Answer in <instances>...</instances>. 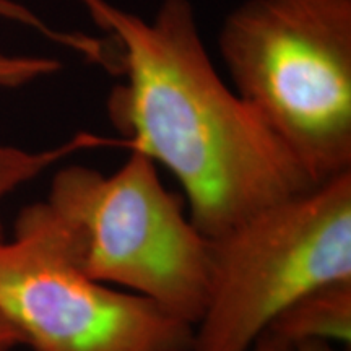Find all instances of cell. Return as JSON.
Instances as JSON below:
<instances>
[{
	"label": "cell",
	"instance_id": "1",
	"mask_svg": "<svg viewBox=\"0 0 351 351\" xmlns=\"http://www.w3.org/2000/svg\"><path fill=\"white\" fill-rule=\"evenodd\" d=\"M109 34L108 98L125 150L179 182L194 225L217 238L258 210L317 182L261 116L219 77L191 0H163L152 20L108 0H80Z\"/></svg>",
	"mask_w": 351,
	"mask_h": 351
},
{
	"label": "cell",
	"instance_id": "2",
	"mask_svg": "<svg viewBox=\"0 0 351 351\" xmlns=\"http://www.w3.org/2000/svg\"><path fill=\"white\" fill-rule=\"evenodd\" d=\"M218 46L232 90L315 182L351 173V0H245Z\"/></svg>",
	"mask_w": 351,
	"mask_h": 351
},
{
	"label": "cell",
	"instance_id": "3",
	"mask_svg": "<svg viewBox=\"0 0 351 351\" xmlns=\"http://www.w3.org/2000/svg\"><path fill=\"white\" fill-rule=\"evenodd\" d=\"M46 204L83 271L150 300L195 326L212 274V241L140 152L111 174L69 165L52 176Z\"/></svg>",
	"mask_w": 351,
	"mask_h": 351
},
{
	"label": "cell",
	"instance_id": "4",
	"mask_svg": "<svg viewBox=\"0 0 351 351\" xmlns=\"http://www.w3.org/2000/svg\"><path fill=\"white\" fill-rule=\"evenodd\" d=\"M212 241L191 351H251L293 301L351 278V173L276 202Z\"/></svg>",
	"mask_w": 351,
	"mask_h": 351
},
{
	"label": "cell",
	"instance_id": "5",
	"mask_svg": "<svg viewBox=\"0 0 351 351\" xmlns=\"http://www.w3.org/2000/svg\"><path fill=\"white\" fill-rule=\"evenodd\" d=\"M0 313L33 351H191L194 327L147 298L91 278L46 202L0 241Z\"/></svg>",
	"mask_w": 351,
	"mask_h": 351
},
{
	"label": "cell",
	"instance_id": "6",
	"mask_svg": "<svg viewBox=\"0 0 351 351\" xmlns=\"http://www.w3.org/2000/svg\"><path fill=\"white\" fill-rule=\"evenodd\" d=\"M265 332L288 345L351 341V278L319 285L289 304Z\"/></svg>",
	"mask_w": 351,
	"mask_h": 351
},
{
	"label": "cell",
	"instance_id": "7",
	"mask_svg": "<svg viewBox=\"0 0 351 351\" xmlns=\"http://www.w3.org/2000/svg\"><path fill=\"white\" fill-rule=\"evenodd\" d=\"M103 147H119L125 150V142L121 137H104V135H96L91 132H80L67 142L57 145L54 148H47V150L32 152L0 143V208H2L3 200L12 192L36 179L39 174L52 168L64 158L83 150ZM3 238L5 234H3L2 218H0V241Z\"/></svg>",
	"mask_w": 351,
	"mask_h": 351
},
{
	"label": "cell",
	"instance_id": "8",
	"mask_svg": "<svg viewBox=\"0 0 351 351\" xmlns=\"http://www.w3.org/2000/svg\"><path fill=\"white\" fill-rule=\"evenodd\" d=\"M62 64L51 57L0 54V86L20 88L59 72Z\"/></svg>",
	"mask_w": 351,
	"mask_h": 351
},
{
	"label": "cell",
	"instance_id": "9",
	"mask_svg": "<svg viewBox=\"0 0 351 351\" xmlns=\"http://www.w3.org/2000/svg\"><path fill=\"white\" fill-rule=\"evenodd\" d=\"M0 19L15 21V23L36 29V32L46 34L51 41L62 44V46L72 47L73 43H75V34L56 32L54 28H51V26L44 23L33 10H29V8H26L19 2H15V0H0Z\"/></svg>",
	"mask_w": 351,
	"mask_h": 351
},
{
	"label": "cell",
	"instance_id": "10",
	"mask_svg": "<svg viewBox=\"0 0 351 351\" xmlns=\"http://www.w3.org/2000/svg\"><path fill=\"white\" fill-rule=\"evenodd\" d=\"M20 345H23V340H21L19 330L12 326L5 315L0 313V351H12Z\"/></svg>",
	"mask_w": 351,
	"mask_h": 351
},
{
	"label": "cell",
	"instance_id": "11",
	"mask_svg": "<svg viewBox=\"0 0 351 351\" xmlns=\"http://www.w3.org/2000/svg\"><path fill=\"white\" fill-rule=\"evenodd\" d=\"M251 351H291V345H288L287 341L276 339L275 335L265 332L256 341V345L252 346Z\"/></svg>",
	"mask_w": 351,
	"mask_h": 351
},
{
	"label": "cell",
	"instance_id": "12",
	"mask_svg": "<svg viewBox=\"0 0 351 351\" xmlns=\"http://www.w3.org/2000/svg\"><path fill=\"white\" fill-rule=\"evenodd\" d=\"M291 351H340L333 343L328 341H302V343L293 345Z\"/></svg>",
	"mask_w": 351,
	"mask_h": 351
}]
</instances>
